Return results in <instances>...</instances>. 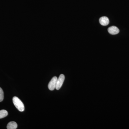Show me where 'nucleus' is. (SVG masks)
Masks as SVG:
<instances>
[{
  "label": "nucleus",
  "instance_id": "f257e3e1",
  "mask_svg": "<svg viewBox=\"0 0 129 129\" xmlns=\"http://www.w3.org/2000/svg\"><path fill=\"white\" fill-rule=\"evenodd\" d=\"M13 104L18 110L20 112H23L24 110V105L21 100L16 96H14L13 98Z\"/></svg>",
  "mask_w": 129,
  "mask_h": 129
},
{
  "label": "nucleus",
  "instance_id": "f03ea898",
  "mask_svg": "<svg viewBox=\"0 0 129 129\" xmlns=\"http://www.w3.org/2000/svg\"><path fill=\"white\" fill-rule=\"evenodd\" d=\"M57 78L56 76H54L51 79L48 84V88L50 90H53L56 89Z\"/></svg>",
  "mask_w": 129,
  "mask_h": 129
},
{
  "label": "nucleus",
  "instance_id": "7ed1b4c3",
  "mask_svg": "<svg viewBox=\"0 0 129 129\" xmlns=\"http://www.w3.org/2000/svg\"><path fill=\"white\" fill-rule=\"evenodd\" d=\"M64 79H65V77H64V75L62 74L60 75L58 78L57 79L56 87V89L58 90L61 88L62 86V85L63 82H64Z\"/></svg>",
  "mask_w": 129,
  "mask_h": 129
},
{
  "label": "nucleus",
  "instance_id": "20e7f679",
  "mask_svg": "<svg viewBox=\"0 0 129 129\" xmlns=\"http://www.w3.org/2000/svg\"><path fill=\"white\" fill-rule=\"evenodd\" d=\"M108 32L111 35H115L117 34L119 32V30L116 26H111L108 28Z\"/></svg>",
  "mask_w": 129,
  "mask_h": 129
},
{
  "label": "nucleus",
  "instance_id": "39448f33",
  "mask_svg": "<svg viewBox=\"0 0 129 129\" xmlns=\"http://www.w3.org/2000/svg\"><path fill=\"white\" fill-rule=\"evenodd\" d=\"M99 22L102 25L106 26L109 24V19L107 17H102L99 19Z\"/></svg>",
  "mask_w": 129,
  "mask_h": 129
},
{
  "label": "nucleus",
  "instance_id": "423d86ee",
  "mask_svg": "<svg viewBox=\"0 0 129 129\" xmlns=\"http://www.w3.org/2000/svg\"><path fill=\"white\" fill-rule=\"evenodd\" d=\"M17 127V124L16 122H11L8 124L7 125V129H16Z\"/></svg>",
  "mask_w": 129,
  "mask_h": 129
},
{
  "label": "nucleus",
  "instance_id": "0eeeda50",
  "mask_svg": "<svg viewBox=\"0 0 129 129\" xmlns=\"http://www.w3.org/2000/svg\"><path fill=\"white\" fill-rule=\"evenodd\" d=\"M8 112L5 110H2L0 111V119L3 118L7 116Z\"/></svg>",
  "mask_w": 129,
  "mask_h": 129
},
{
  "label": "nucleus",
  "instance_id": "6e6552de",
  "mask_svg": "<svg viewBox=\"0 0 129 129\" xmlns=\"http://www.w3.org/2000/svg\"><path fill=\"white\" fill-rule=\"evenodd\" d=\"M4 99V92L2 89L0 87V102H2Z\"/></svg>",
  "mask_w": 129,
  "mask_h": 129
}]
</instances>
